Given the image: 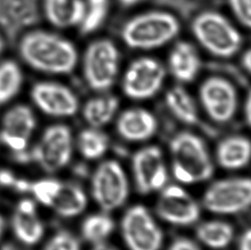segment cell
<instances>
[{
    "mask_svg": "<svg viewBox=\"0 0 251 250\" xmlns=\"http://www.w3.org/2000/svg\"><path fill=\"white\" fill-rule=\"evenodd\" d=\"M20 53L31 67L50 74H69L78 60L76 49L71 41L44 31L25 35L21 41Z\"/></svg>",
    "mask_w": 251,
    "mask_h": 250,
    "instance_id": "obj_1",
    "label": "cell"
},
{
    "mask_svg": "<svg viewBox=\"0 0 251 250\" xmlns=\"http://www.w3.org/2000/svg\"><path fill=\"white\" fill-rule=\"evenodd\" d=\"M173 175L186 184L200 183L214 173V166L202 139L191 132H180L170 142Z\"/></svg>",
    "mask_w": 251,
    "mask_h": 250,
    "instance_id": "obj_2",
    "label": "cell"
},
{
    "mask_svg": "<svg viewBox=\"0 0 251 250\" xmlns=\"http://www.w3.org/2000/svg\"><path fill=\"white\" fill-rule=\"evenodd\" d=\"M179 30V22L173 15L153 10L129 19L123 26L121 36L131 49L152 50L169 43Z\"/></svg>",
    "mask_w": 251,
    "mask_h": 250,
    "instance_id": "obj_3",
    "label": "cell"
},
{
    "mask_svg": "<svg viewBox=\"0 0 251 250\" xmlns=\"http://www.w3.org/2000/svg\"><path fill=\"white\" fill-rule=\"evenodd\" d=\"M191 29L199 44L218 58H231L241 48L243 39L239 31L217 11L198 14L192 21Z\"/></svg>",
    "mask_w": 251,
    "mask_h": 250,
    "instance_id": "obj_4",
    "label": "cell"
},
{
    "mask_svg": "<svg viewBox=\"0 0 251 250\" xmlns=\"http://www.w3.org/2000/svg\"><path fill=\"white\" fill-rule=\"evenodd\" d=\"M119 51L107 39L92 42L85 51L82 71L85 81L95 91L107 90L115 82L119 70Z\"/></svg>",
    "mask_w": 251,
    "mask_h": 250,
    "instance_id": "obj_5",
    "label": "cell"
},
{
    "mask_svg": "<svg viewBox=\"0 0 251 250\" xmlns=\"http://www.w3.org/2000/svg\"><path fill=\"white\" fill-rule=\"evenodd\" d=\"M91 191L96 203L105 212L122 206L129 194V185L121 165L116 160L101 163L92 177Z\"/></svg>",
    "mask_w": 251,
    "mask_h": 250,
    "instance_id": "obj_6",
    "label": "cell"
},
{
    "mask_svg": "<svg viewBox=\"0 0 251 250\" xmlns=\"http://www.w3.org/2000/svg\"><path fill=\"white\" fill-rule=\"evenodd\" d=\"M206 209L218 214H237L248 208L251 201V180L234 177L211 184L203 196Z\"/></svg>",
    "mask_w": 251,
    "mask_h": 250,
    "instance_id": "obj_7",
    "label": "cell"
},
{
    "mask_svg": "<svg viewBox=\"0 0 251 250\" xmlns=\"http://www.w3.org/2000/svg\"><path fill=\"white\" fill-rule=\"evenodd\" d=\"M73 137L68 126L55 125L46 129L41 141L30 152L31 160L48 173H55L70 162Z\"/></svg>",
    "mask_w": 251,
    "mask_h": 250,
    "instance_id": "obj_8",
    "label": "cell"
},
{
    "mask_svg": "<svg viewBox=\"0 0 251 250\" xmlns=\"http://www.w3.org/2000/svg\"><path fill=\"white\" fill-rule=\"evenodd\" d=\"M121 232L129 250H160L163 243L162 230L142 205L127 210L123 217Z\"/></svg>",
    "mask_w": 251,
    "mask_h": 250,
    "instance_id": "obj_9",
    "label": "cell"
},
{
    "mask_svg": "<svg viewBox=\"0 0 251 250\" xmlns=\"http://www.w3.org/2000/svg\"><path fill=\"white\" fill-rule=\"evenodd\" d=\"M199 99L204 111L218 124L230 122L238 107V95L232 82L213 75L204 80L199 88Z\"/></svg>",
    "mask_w": 251,
    "mask_h": 250,
    "instance_id": "obj_10",
    "label": "cell"
},
{
    "mask_svg": "<svg viewBox=\"0 0 251 250\" xmlns=\"http://www.w3.org/2000/svg\"><path fill=\"white\" fill-rule=\"evenodd\" d=\"M165 77V69L157 60L151 58H138L129 64L124 75L123 91L133 100H148L160 91Z\"/></svg>",
    "mask_w": 251,
    "mask_h": 250,
    "instance_id": "obj_11",
    "label": "cell"
},
{
    "mask_svg": "<svg viewBox=\"0 0 251 250\" xmlns=\"http://www.w3.org/2000/svg\"><path fill=\"white\" fill-rule=\"evenodd\" d=\"M157 214L167 223L187 226L200 218V207L182 187L170 185L163 189L156 205Z\"/></svg>",
    "mask_w": 251,
    "mask_h": 250,
    "instance_id": "obj_12",
    "label": "cell"
},
{
    "mask_svg": "<svg viewBox=\"0 0 251 250\" xmlns=\"http://www.w3.org/2000/svg\"><path fill=\"white\" fill-rule=\"evenodd\" d=\"M134 179L138 191L150 194L162 189L167 181V171L162 152L156 146L140 149L132 159Z\"/></svg>",
    "mask_w": 251,
    "mask_h": 250,
    "instance_id": "obj_13",
    "label": "cell"
},
{
    "mask_svg": "<svg viewBox=\"0 0 251 250\" xmlns=\"http://www.w3.org/2000/svg\"><path fill=\"white\" fill-rule=\"evenodd\" d=\"M31 96L34 104L49 116L67 118L78 111L77 97L70 88L59 83H37L32 89Z\"/></svg>",
    "mask_w": 251,
    "mask_h": 250,
    "instance_id": "obj_14",
    "label": "cell"
},
{
    "mask_svg": "<svg viewBox=\"0 0 251 250\" xmlns=\"http://www.w3.org/2000/svg\"><path fill=\"white\" fill-rule=\"evenodd\" d=\"M34 113L26 105H17L5 113L0 139L14 152L25 151L35 128Z\"/></svg>",
    "mask_w": 251,
    "mask_h": 250,
    "instance_id": "obj_15",
    "label": "cell"
},
{
    "mask_svg": "<svg viewBox=\"0 0 251 250\" xmlns=\"http://www.w3.org/2000/svg\"><path fill=\"white\" fill-rule=\"evenodd\" d=\"M117 131L128 142H145L157 131L158 123L152 112L146 109L130 108L123 112L117 119Z\"/></svg>",
    "mask_w": 251,
    "mask_h": 250,
    "instance_id": "obj_16",
    "label": "cell"
},
{
    "mask_svg": "<svg viewBox=\"0 0 251 250\" xmlns=\"http://www.w3.org/2000/svg\"><path fill=\"white\" fill-rule=\"evenodd\" d=\"M87 203V196L81 187L57 180L48 206L60 216L72 218L83 212Z\"/></svg>",
    "mask_w": 251,
    "mask_h": 250,
    "instance_id": "obj_17",
    "label": "cell"
},
{
    "mask_svg": "<svg viewBox=\"0 0 251 250\" xmlns=\"http://www.w3.org/2000/svg\"><path fill=\"white\" fill-rule=\"evenodd\" d=\"M168 67L171 74L177 81L190 82L200 71V57L192 45L186 41H180L170 52Z\"/></svg>",
    "mask_w": 251,
    "mask_h": 250,
    "instance_id": "obj_18",
    "label": "cell"
},
{
    "mask_svg": "<svg viewBox=\"0 0 251 250\" xmlns=\"http://www.w3.org/2000/svg\"><path fill=\"white\" fill-rule=\"evenodd\" d=\"M251 152V142L247 137L231 135L219 143L216 158L219 165L225 169H241L250 162Z\"/></svg>",
    "mask_w": 251,
    "mask_h": 250,
    "instance_id": "obj_19",
    "label": "cell"
},
{
    "mask_svg": "<svg viewBox=\"0 0 251 250\" xmlns=\"http://www.w3.org/2000/svg\"><path fill=\"white\" fill-rule=\"evenodd\" d=\"M84 10V0H45V12L48 21L61 28L79 27Z\"/></svg>",
    "mask_w": 251,
    "mask_h": 250,
    "instance_id": "obj_20",
    "label": "cell"
},
{
    "mask_svg": "<svg viewBox=\"0 0 251 250\" xmlns=\"http://www.w3.org/2000/svg\"><path fill=\"white\" fill-rule=\"evenodd\" d=\"M119 105V100L114 95H100L86 102L82 108V116L90 127L100 128L112 121Z\"/></svg>",
    "mask_w": 251,
    "mask_h": 250,
    "instance_id": "obj_21",
    "label": "cell"
},
{
    "mask_svg": "<svg viewBox=\"0 0 251 250\" xmlns=\"http://www.w3.org/2000/svg\"><path fill=\"white\" fill-rule=\"evenodd\" d=\"M167 108L180 122L193 125L198 123L199 113L197 105L185 88L174 86L165 96Z\"/></svg>",
    "mask_w": 251,
    "mask_h": 250,
    "instance_id": "obj_22",
    "label": "cell"
},
{
    "mask_svg": "<svg viewBox=\"0 0 251 250\" xmlns=\"http://www.w3.org/2000/svg\"><path fill=\"white\" fill-rule=\"evenodd\" d=\"M196 233L198 240L205 246L221 250L231 244L234 237V229L225 221L212 220L201 224Z\"/></svg>",
    "mask_w": 251,
    "mask_h": 250,
    "instance_id": "obj_23",
    "label": "cell"
},
{
    "mask_svg": "<svg viewBox=\"0 0 251 250\" xmlns=\"http://www.w3.org/2000/svg\"><path fill=\"white\" fill-rule=\"evenodd\" d=\"M12 228L16 237L27 245L37 244L44 234L43 224L36 212L26 213L17 209L12 218Z\"/></svg>",
    "mask_w": 251,
    "mask_h": 250,
    "instance_id": "obj_24",
    "label": "cell"
},
{
    "mask_svg": "<svg viewBox=\"0 0 251 250\" xmlns=\"http://www.w3.org/2000/svg\"><path fill=\"white\" fill-rule=\"evenodd\" d=\"M107 136L99 128H85L77 137L79 151L85 159H97L105 154L108 149Z\"/></svg>",
    "mask_w": 251,
    "mask_h": 250,
    "instance_id": "obj_25",
    "label": "cell"
},
{
    "mask_svg": "<svg viewBox=\"0 0 251 250\" xmlns=\"http://www.w3.org/2000/svg\"><path fill=\"white\" fill-rule=\"evenodd\" d=\"M114 230V222L111 217L105 213L93 214L82 222V236L85 240L91 244H102L108 238Z\"/></svg>",
    "mask_w": 251,
    "mask_h": 250,
    "instance_id": "obj_26",
    "label": "cell"
},
{
    "mask_svg": "<svg viewBox=\"0 0 251 250\" xmlns=\"http://www.w3.org/2000/svg\"><path fill=\"white\" fill-rule=\"evenodd\" d=\"M85 10L79 27L82 34H89L98 30L108 16L110 0H84Z\"/></svg>",
    "mask_w": 251,
    "mask_h": 250,
    "instance_id": "obj_27",
    "label": "cell"
},
{
    "mask_svg": "<svg viewBox=\"0 0 251 250\" xmlns=\"http://www.w3.org/2000/svg\"><path fill=\"white\" fill-rule=\"evenodd\" d=\"M23 82V75L16 63L6 61L0 64V105L17 95Z\"/></svg>",
    "mask_w": 251,
    "mask_h": 250,
    "instance_id": "obj_28",
    "label": "cell"
},
{
    "mask_svg": "<svg viewBox=\"0 0 251 250\" xmlns=\"http://www.w3.org/2000/svg\"><path fill=\"white\" fill-rule=\"evenodd\" d=\"M44 250H81V247L73 234L62 230L51 237Z\"/></svg>",
    "mask_w": 251,
    "mask_h": 250,
    "instance_id": "obj_29",
    "label": "cell"
},
{
    "mask_svg": "<svg viewBox=\"0 0 251 250\" xmlns=\"http://www.w3.org/2000/svg\"><path fill=\"white\" fill-rule=\"evenodd\" d=\"M228 3L238 23L244 27H251V0H228Z\"/></svg>",
    "mask_w": 251,
    "mask_h": 250,
    "instance_id": "obj_30",
    "label": "cell"
},
{
    "mask_svg": "<svg viewBox=\"0 0 251 250\" xmlns=\"http://www.w3.org/2000/svg\"><path fill=\"white\" fill-rule=\"evenodd\" d=\"M168 250H201V249L193 241L180 237L173 241Z\"/></svg>",
    "mask_w": 251,
    "mask_h": 250,
    "instance_id": "obj_31",
    "label": "cell"
},
{
    "mask_svg": "<svg viewBox=\"0 0 251 250\" xmlns=\"http://www.w3.org/2000/svg\"><path fill=\"white\" fill-rule=\"evenodd\" d=\"M17 177L13 173L7 170H0V185L3 187H13Z\"/></svg>",
    "mask_w": 251,
    "mask_h": 250,
    "instance_id": "obj_32",
    "label": "cell"
},
{
    "mask_svg": "<svg viewBox=\"0 0 251 250\" xmlns=\"http://www.w3.org/2000/svg\"><path fill=\"white\" fill-rule=\"evenodd\" d=\"M251 231L250 229L245 230L238 241V250H251Z\"/></svg>",
    "mask_w": 251,
    "mask_h": 250,
    "instance_id": "obj_33",
    "label": "cell"
},
{
    "mask_svg": "<svg viewBox=\"0 0 251 250\" xmlns=\"http://www.w3.org/2000/svg\"><path fill=\"white\" fill-rule=\"evenodd\" d=\"M244 118L245 123L247 125H251V93L249 92L245 100V105H244Z\"/></svg>",
    "mask_w": 251,
    "mask_h": 250,
    "instance_id": "obj_34",
    "label": "cell"
},
{
    "mask_svg": "<svg viewBox=\"0 0 251 250\" xmlns=\"http://www.w3.org/2000/svg\"><path fill=\"white\" fill-rule=\"evenodd\" d=\"M12 188H14L18 192H28V191H30L31 183H28L26 180L17 179V178Z\"/></svg>",
    "mask_w": 251,
    "mask_h": 250,
    "instance_id": "obj_35",
    "label": "cell"
},
{
    "mask_svg": "<svg viewBox=\"0 0 251 250\" xmlns=\"http://www.w3.org/2000/svg\"><path fill=\"white\" fill-rule=\"evenodd\" d=\"M242 67L245 69V71L250 72L251 69V51L250 49H247L244 51L241 57Z\"/></svg>",
    "mask_w": 251,
    "mask_h": 250,
    "instance_id": "obj_36",
    "label": "cell"
},
{
    "mask_svg": "<svg viewBox=\"0 0 251 250\" xmlns=\"http://www.w3.org/2000/svg\"><path fill=\"white\" fill-rule=\"evenodd\" d=\"M141 0H119V3L126 7H130L139 3Z\"/></svg>",
    "mask_w": 251,
    "mask_h": 250,
    "instance_id": "obj_37",
    "label": "cell"
},
{
    "mask_svg": "<svg viewBox=\"0 0 251 250\" xmlns=\"http://www.w3.org/2000/svg\"><path fill=\"white\" fill-rule=\"evenodd\" d=\"M92 250H116L115 249H113V248L110 247L108 245H105L104 244H96V246H95L94 249Z\"/></svg>",
    "mask_w": 251,
    "mask_h": 250,
    "instance_id": "obj_38",
    "label": "cell"
},
{
    "mask_svg": "<svg viewBox=\"0 0 251 250\" xmlns=\"http://www.w3.org/2000/svg\"><path fill=\"white\" fill-rule=\"evenodd\" d=\"M3 228H4V222L2 216L0 215V236L3 233Z\"/></svg>",
    "mask_w": 251,
    "mask_h": 250,
    "instance_id": "obj_39",
    "label": "cell"
},
{
    "mask_svg": "<svg viewBox=\"0 0 251 250\" xmlns=\"http://www.w3.org/2000/svg\"><path fill=\"white\" fill-rule=\"evenodd\" d=\"M3 41H2V39L0 37V53H1V51L3 50Z\"/></svg>",
    "mask_w": 251,
    "mask_h": 250,
    "instance_id": "obj_40",
    "label": "cell"
}]
</instances>
